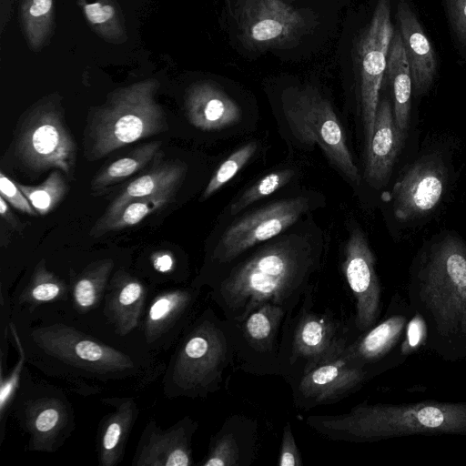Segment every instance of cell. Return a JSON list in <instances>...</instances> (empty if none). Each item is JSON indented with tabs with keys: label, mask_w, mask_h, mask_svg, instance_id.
Returning a JSON list of instances; mask_svg holds the SVG:
<instances>
[{
	"label": "cell",
	"mask_w": 466,
	"mask_h": 466,
	"mask_svg": "<svg viewBox=\"0 0 466 466\" xmlns=\"http://www.w3.org/2000/svg\"><path fill=\"white\" fill-rule=\"evenodd\" d=\"M28 318L38 322L33 325L24 319L29 325L25 323L18 331L26 360L72 388L84 386L91 393L86 381L126 382L139 388L166 369L150 352L138 354V350L115 348L65 320H52L46 315Z\"/></svg>",
	"instance_id": "1"
},
{
	"label": "cell",
	"mask_w": 466,
	"mask_h": 466,
	"mask_svg": "<svg viewBox=\"0 0 466 466\" xmlns=\"http://www.w3.org/2000/svg\"><path fill=\"white\" fill-rule=\"evenodd\" d=\"M320 252L297 236H284L226 268L209 282L210 299L230 321L271 302L292 314L312 287Z\"/></svg>",
	"instance_id": "2"
},
{
	"label": "cell",
	"mask_w": 466,
	"mask_h": 466,
	"mask_svg": "<svg viewBox=\"0 0 466 466\" xmlns=\"http://www.w3.org/2000/svg\"><path fill=\"white\" fill-rule=\"evenodd\" d=\"M408 307L425 322V346L444 361L466 360V242L446 234L412 263Z\"/></svg>",
	"instance_id": "3"
},
{
	"label": "cell",
	"mask_w": 466,
	"mask_h": 466,
	"mask_svg": "<svg viewBox=\"0 0 466 466\" xmlns=\"http://www.w3.org/2000/svg\"><path fill=\"white\" fill-rule=\"evenodd\" d=\"M305 423L330 441L373 442L411 435L466 436V401L409 404L363 401L336 415H309Z\"/></svg>",
	"instance_id": "4"
},
{
	"label": "cell",
	"mask_w": 466,
	"mask_h": 466,
	"mask_svg": "<svg viewBox=\"0 0 466 466\" xmlns=\"http://www.w3.org/2000/svg\"><path fill=\"white\" fill-rule=\"evenodd\" d=\"M228 321L206 307L185 329L166 366L162 386L167 398H206L218 391L234 366Z\"/></svg>",
	"instance_id": "5"
},
{
	"label": "cell",
	"mask_w": 466,
	"mask_h": 466,
	"mask_svg": "<svg viewBox=\"0 0 466 466\" xmlns=\"http://www.w3.org/2000/svg\"><path fill=\"white\" fill-rule=\"evenodd\" d=\"M159 82L147 78L108 93L105 102L89 112L84 133V155L95 161L137 140L168 129L157 100Z\"/></svg>",
	"instance_id": "6"
},
{
	"label": "cell",
	"mask_w": 466,
	"mask_h": 466,
	"mask_svg": "<svg viewBox=\"0 0 466 466\" xmlns=\"http://www.w3.org/2000/svg\"><path fill=\"white\" fill-rule=\"evenodd\" d=\"M311 287L298 309L286 315L280 335L279 367L289 384L324 362L341 356L352 339L350 328L331 313L313 309Z\"/></svg>",
	"instance_id": "7"
},
{
	"label": "cell",
	"mask_w": 466,
	"mask_h": 466,
	"mask_svg": "<svg viewBox=\"0 0 466 466\" xmlns=\"http://www.w3.org/2000/svg\"><path fill=\"white\" fill-rule=\"evenodd\" d=\"M15 149L31 171L56 168L66 175L74 172L76 145L57 95L43 97L25 112L17 125Z\"/></svg>",
	"instance_id": "8"
},
{
	"label": "cell",
	"mask_w": 466,
	"mask_h": 466,
	"mask_svg": "<svg viewBox=\"0 0 466 466\" xmlns=\"http://www.w3.org/2000/svg\"><path fill=\"white\" fill-rule=\"evenodd\" d=\"M282 110L292 135L305 145H318L329 163L350 183L360 177L342 127L328 99L311 86L289 87L281 96Z\"/></svg>",
	"instance_id": "9"
},
{
	"label": "cell",
	"mask_w": 466,
	"mask_h": 466,
	"mask_svg": "<svg viewBox=\"0 0 466 466\" xmlns=\"http://www.w3.org/2000/svg\"><path fill=\"white\" fill-rule=\"evenodd\" d=\"M19 427L29 436L27 450L54 452L75 430L74 409L66 393L25 368L10 407Z\"/></svg>",
	"instance_id": "10"
},
{
	"label": "cell",
	"mask_w": 466,
	"mask_h": 466,
	"mask_svg": "<svg viewBox=\"0 0 466 466\" xmlns=\"http://www.w3.org/2000/svg\"><path fill=\"white\" fill-rule=\"evenodd\" d=\"M287 311L267 302L241 321H230L234 367L253 375H279V346Z\"/></svg>",
	"instance_id": "11"
},
{
	"label": "cell",
	"mask_w": 466,
	"mask_h": 466,
	"mask_svg": "<svg viewBox=\"0 0 466 466\" xmlns=\"http://www.w3.org/2000/svg\"><path fill=\"white\" fill-rule=\"evenodd\" d=\"M236 21L239 37L248 48H284L309 29V16L280 0H238Z\"/></svg>",
	"instance_id": "12"
},
{
	"label": "cell",
	"mask_w": 466,
	"mask_h": 466,
	"mask_svg": "<svg viewBox=\"0 0 466 466\" xmlns=\"http://www.w3.org/2000/svg\"><path fill=\"white\" fill-rule=\"evenodd\" d=\"M390 0H379L373 15L362 32L356 48V66L360 82V100L363 118L366 149L370 144L384 79L387 57L393 36Z\"/></svg>",
	"instance_id": "13"
},
{
	"label": "cell",
	"mask_w": 466,
	"mask_h": 466,
	"mask_svg": "<svg viewBox=\"0 0 466 466\" xmlns=\"http://www.w3.org/2000/svg\"><path fill=\"white\" fill-rule=\"evenodd\" d=\"M309 198L296 197L270 203L231 224L218 240L211 260L225 268L247 249L279 235L308 209Z\"/></svg>",
	"instance_id": "14"
},
{
	"label": "cell",
	"mask_w": 466,
	"mask_h": 466,
	"mask_svg": "<svg viewBox=\"0 0 466 466\" xmlns=\"http://www.w3.org/2000/svg\"><path fill=\"white\" fill-rule=\"evenodd\" d=\"M448 184V168L438 154H428L410 165L394 184V215L410 221L430 215L441 202Z\"/></svg>",
	"instance_id": "15"
},
{
	"label": "cell",
	"mask_w": 466,
	"mask_h": 466,
	"mask_svg": "<svg viewBox=\"0 0 466 466\" xmlns=\"http://www.w3.org/2000/svg\"><path fill=\"white\" fill-rule=\"evenodd\" d=\"M200 288H176L156 293L147 304L140 329L146 350L167 351L198 315Z\"/></svg>",
	"instance_id": "16"
},
{
	"label": "cell",
	"mask_w": 466,
	"mask_h": 466,
	"mask_svg": "<svg viewBox=\"0 0 466 466\" xmlns=\"http://www.w3.org/2000/svg\"><path fill=\"white\" fill-rule=\"evenodd\" d=\"M375 264L365 235L353 228L346 243L342 271L355 299L353 322L359 334L372 328L381 313V287Z\"/></svg>",
	"instance_id": "17"
},
{
	"label": "cell",
	"mask_w": 466,
	"mask_h": 466,
	"mask_svg": "<svg viewBox=\"0 0 466 466\" xmlns=\"http://www.w3.org/2000/svg\"><path fill=\"white\" fill-rule=\"evenodd\" d=\"M372 376L336 358L318 365L289 384L297 409L309 410L335 403L359 390Z\"/></svg>",
	"instance_id": "18"
},
{
	"label": "cell",
	"mask_w": 466,
	"mask_h": 466,
	"mask_svg": "<svg viewBox=\"0 0 466 466\" xmlns=\"http://www.w3.org/2000/svg\"><path fill=\"white\" fill-rule=\"evenodd\" d=\"M198 422L185 416L167 429L155 420L145 426L137 442L133 466H191L192 439Z\"/></svg>",
	"instance_id": "19"
},
{
	"label": "cell",
	"mask_w": 466,
	"mask_h": 466,
	"mask_svg": "<svg viewBox=\"0 0 466 466\" xmlns=\"http://www.w3.org/2000/svg\"><path fill=\"white\" fill-rule=\"evenodd\" d=\"M372 328L352 339L341 354V359L350 367L364 370L372 377L384 370L386 357L400 344L407 323L408 314L393 310Z\"/></svg>",
	"instance_id": "20"
},
{
	"label": "cell",
	"mask_w": 466,
	"mask_h": 466,
	"mask_svg": "<svg viewBox=\"0 0 466 466\" xmlns=\"http://www.w3.org/2000/svg\"><path fill=\"white\" fill-rule=\"evenodd\" d=\"M148 293L147 284L128 271L119 268L113 273L101 312L115 335L128 336L140 329Z\"/></svg>",
	"instance_id": "21"
},
{
	"label": "cell",
	"mask_w": 466,
	"mask_h": 466,
	"mask_svg": "<svg viewBox=\"0 0 466 466\" xmlns=\"http://www.w3.org/2000/svg\"><path fill=\"white\" fill-rule=\"evenodd\" d=\"M258 424L241 414L228 417L211 438L201 466H250L257 458Z\"/></svg>",
	"instance_id": "22"
},
{
	"label": "cell",
	"mask_w": 466,
	"mask_h": 466,
	"mask_svg": "<svg viewBox=\"0 0 466 466\" xmlns=\"http://www.w3.org/2000/svg\"><path fill=\"white\" fill-rule=\"evenodd\" d=\"M185 112L188 122L203 131L232 127L242 115L238 104L210 81L197 82L187 88Z\"/></svg>",
	"instance_id": "23"
},
{
	"label": "cell",
	"mask_w": 466,
	"mask_h": 466,
	"mask_svg": "<svg viewBox=\"0 0 466 466\" xmlns=\"http://www.w3.org/2000/svg\"><path fill=\"white\" fill-rule=\"evenodd\" d=\"M405 138L396 126L389 99L379 101L373 136L366 149L365 177L373 187L389 180Z\"/></svg>",
	"instance_id": "24"
},
{
	"label": "cell",
	"mask_w": 466,
	"mask_h": 466,
	"mask_svg": "<svg viewBox=\"0 0 466 466\" xmlns=\"http://www.w3.org/2000/svg\"><path fill=\"white\" fill-rule=\"evenodd\" d=\"M187 170L186 163L168 160L157 163L154 167L129 182L107 207L105 213L91 228L94 238L101 236L102 230L131 201L148 197L166 189L179 187Z\"/></svg>",
	"instance_id": "25"
},
{
	"label": "cell",
	"mask_w": 466,
	"mask_h": 466,
	"mask_svg": "<svg viewBox=\"0 0 466 466\" xmlns=\"http://www.w3.org/2000/svg\"><path fill=\"white\" fill-rule=\"evenodd\" d=\"M397 15L412 87L417 95H424L431 88L436 76L435 53L415 14L406 2L399 3Z\"/></svg>",
	"instance_id": "26"
},
{
	"label": "cell",
	"mask_w": 466,
	"mask_h": 466,
	"mask_svg": "<svg viewBox=\"0 0 466 466\" xmlns=\"http://www.w3.org/2000/svg\"><path fill=\"white\" fill-rule=\"evenodd\" d=\"M101 400L114 408L99 423L98 464L116 466L124 458L127 441L138 418L139 410L132 397L106 398Z\"/></svg>",
	"instance_id": "27"
},
{
	"label": "cell",
	"mask_w": 466,
	"mask_h": 466,
	"mask_svg": "<svg viewBox=\"0 0 466 466\" xmlns=\"http://www.w3.org/2000/svg\"><path fill=\"white\" fill-rule=\"evenodd\" d=\"M70 302L69 285L56 275L41 259L34 268L28 281L13 295L12 312L17 317H30L43 311L44 306Z\"/></svg>",
	"instance_id": "28"
},
{
	"label": "cell",
	"mask_w": 466,
	"mask_h": 466,
	"mask_svg": "<svg viewBox=\"0 0 466 466\" xmlns=\"http://www.w3.org/2000/svg\"><path fill=\"white\" fill-rule=\"evenodd\" d=\"M114 267L112 258L97 259L70 276L68 285L73 313L87 315L102 308Z\"/></svg>",
	"instance_id": "29"
},
{
	"label": "cell",
	"mask_w": 466,
	"mask_h": 466,
	"mask_svg": "<svg viewBox=\"0 0 466 466\" xmlns=\"http://www.w3.org/2000/svg\"><path fill=\"white\" fill-rule=\"evenodd\" d=\"M384 77L392 88L396 126L406 137L410 126L412 80L400 32L393 34Z\"/></svg>",
	"instance_id": "30"
},
{
	"label": "cell",
	"mask_w": 466,
	"mask_h": 466,
	"mask_svg": "<svg viewBox=\"0 0 466 466\" xmlns=\"http://www.w3.org/2000/svg\"><path fill=\"white\" fill-rule=\"evenodd\" d=\"M91 30L106 43L121 45L127 40L123 11L117 0H76Z\"/></svg>",
	"instance_id": "31"
},
{
	"label": "cell",
	"mask_w": 466,
	"mask_h": 466,
	"mask_svg": "<svg viewBox=\"0 0 466 466\" xmlns=\"http://www.w3.org/2000/svg\"><path fill=\"white\" fill-rule=\"evenodd\" d=\"M161 147V141L145 143L106 165L93 177L92 191H101L119 183L143 169L151 161L162 157Z\"/></svg>",
	"instance_id": "32"
},
{
	"label": "cell",
	"mask_w": 466,
	"mask_h": 466,
	"mask_svg": "<svg viewBox=\"0 0 466 466\" xmlns=\"http://www.w3.org/2000/svg\"><path fill=\"white\" fill-rule=\"evenodd\" d=\"M19 21L28 47L39 52L55 28V0H18Z\"/></svg>",
	"instance_id": "33"
},
{
	"label": "cell",
	"mask_w": 466,
	"mask_h": 466,
	"mask_svg": "<svg viewBox=\"0 0 466 466\" xmlns=\"http://www.w3.org/2000/svg\"><path fill=\"white\" fill-rule=\"evenodd\" d=\"M177 187L166 189L154 195L129 202L102 230L101 235L135 226L146 217L159 210L175 197Z\"/></svg>",
	"instance_id": "34"
},
{
	"label": "cell",
	"mask_w": 466,
	"mask_h": 466,
	"mask_svg": "<svg viewBox=\"0 0 466 466\" xmlns=\"http://www.w3.org/2000/svg\"><path fill=\"white\" fill-rule=\"evenodd\" d=\"M38 215L46 216L62 201L69 186L58 169L53 170L45 181L32 186L16 182Z\"/></svg>",
	"instance_id": "35"
},
{
	"label": "cell",
	"mask_w": 466,
	"mask_h": 466,
	"mask_svg": "<svg viewBox=\"0 0 466 466\" xmlns=\"http://www.w3.org/2000/svg\"><path fill=\"white\" fill-rule=\"evenodd\" d=\"M10 336L15 344L19 353V359L15 366L5 376L0 375V422L1 440L4 438L5 420L9 415L10 407L19 388L22 375L25 368V351L19 337L17 327L13 319L8 321Z\"/></svg>",
	"instance_id": "36"
},
{
	"label": "cell",
	"mask_w": 466,
	"mask_h": 466,
	"mask_svg": "<svg viewBox=\"0 0 466 466\" xmlns=\"http://www.w3.org/2000/svg\"><path fill=\"white\" fill-rule=\"evenodd\" d=\"M256 149L257 144L255 142H249L234 151L226 158L210 178L202 193L200 200L203 201L208 198L231 180L252 157Z\"/></svg>",
	"instance_id": "37"
},
{
	"label": "cell",
	"mask_w": 466,
	"mask_h": 466,
	"mask_svg": "<svg viewBox=\"0 0 466 466\" xmlns=\"http://www.w3.org/2000/svg\"><path fill=\"white\" fill-rule=\"evenodd\" d=\"M292 169H282L269 173L248 187L230 206V214L236 215L250 204L265 198L284 187L293 177Z\"/></svg>",
	"instance_id": "38"
},
{
	"label": "cell",
	"mask_w": 466,
	"mask_h": 466,
	"mask_svg": "<svg viewBox=\"0 0 466 466\" xmlns=\"http://www.w3.org/2000/svg\"><path fill=\"white\" fill-rule=\"evenodd\" d=\"M427 338L426 325L422 318L417 313L411 312L403 339L400 344V355L408 357L411 353L425 345Z\"/></svg>",
	"instance_id": "39"
},
{
	"label": "cell",
	"mask_w": 466,
	"mask_h": 466,
	"mask_svg": "<svg viewBox=\"0 0 466 466\" xmlns=\"http://www.w3.org/2000/svg\"><path fill=\"white\" fill-rule=\"evenodd\" d=\"M0 196L15 209L29 216L37 215L16 182L12 181L3 171L0 172Z\"/></svg>",
	"instance_id": "40"
},
{
	"label": "cell",
	"mask_w": 466,
	"mask_h": 466,
	"mask_svg": "<svg viewBox=\"0 0 466 466\" xmlns=\"http://www.w3.org/2000/svg\"><path fill=\"white\" fill-rule=\"evenodd\" d=\"M279 466H302L303 461L297 446L291 424L287 421L283 427L279 452Z\"/></svg>",
	"instance_id": "41"
},
{
	"label": "cell",
	"mask_w": 466,
	"mask_h": 466,
	"mask_svg": "<svg viewBox=\"0 0 466 466\" xmlns=\"http://www.w3.org/2000/svg\"><path fill=\"white\" fill-rule=\"evenodd\" d=\"M444 3L456 38L466 46V0H444Z\"/></svg>",
	"instance_id": "42"
},
{
	"label": "cell",
	"mask_w": 466,
	"mask_h": 466,
	"mask_svg": "<svg viewBox=\"0 0 466 466\" xmlns=\"http://www.w3.org/2000/svg\"><path fill=\"white\" fill-rule=\"evenodd\" d=\"M153 268L163 275L172 274L176 268V258L169 250H158L150 257Z\"/></svg>",
	"instance_id": "43"
},
{
	"label": "cell",
	"mask_w": 466,
	"mask_h": 466,
	"mask_svg": "<svg viewBox=\"0 0 466 466\" xmlns=\"http://www.w3.org/2000/svg\"><path fill=\"white\" fill-rule=\"evenodd\" d=\"M0 216L14 229L19 228V221L10 209L8 203L0 196Z\"/></svg>",
	"instance_id": "44"
},
{
	"label": "cell",
	"mask_w": 466,
	"mask_h": 466,
	"mask_svg": "<svg viewBox=\"0 0 466 466\" xmlns=\"http://www.w3.org/2000/svg\"><path fill=\"white\" fill-rule=\"evenodd\" d=\"M13 0H0V35L3 36L11 17Z\"/></svg>",
	"instance_id": "45"
}]
</instances>
